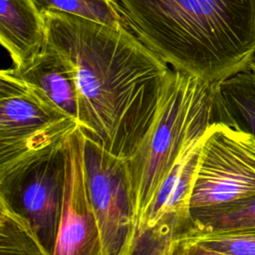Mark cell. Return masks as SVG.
<instances>
[{
    "instance_id": "cell-6",
    "label": "cell",
    "mask_w": 255,
    "mask_h": 255,
    "mask_svg": "<svg viewBox=\"0 0 255 255\" xmlns=\"http://www.w3.org/2000/svg\"><path fill=\"white\" fill-rule=\"evenodd\" d=\"M84 165L106 251L108 255H125L135 232L127 161L85 135Z\"/></svg>"
},
{
    "instance_id": "cell-9",
    "label": "cell",
    "mask_w": 255,
    "mask_h": 255,
    "mask_svg": "<svg viewBox=\"0 0 255 255\" xmlns=\"http://www.w3.org/2000/svg\"><path fill=\"white\" fill-rule=\"evenodd\" d=\"M0 42L15 69L25 68L41 53L46 30L32 0H0Z\"/></svg>"
},
{
    "instance_id": "cell-13",
    "label": "cell",
    "mask_w": 255,
    "mask_h": 255,
    "mask_svg": "<svg viewBox=\"0 0 255 255\" xmlns=\"http://www.w3.org/2000/svg\"><path fill=\"white\" fill-rule=\"evenodd\" d=\"M192 227L189 213L165 210L153 225L135 230L125 255H173L177 240Z\"/></svg>"
},
{
    "instance_id": "cell-16",
    "label": "cell",
    "mask_w": 255,
    "mask_h": 255,
    "mask_svg": "<svg viewBox=\"0 0 255 255\" xmlns=\"http://www.w3.org/2000/svg\"><path fill=\"white\" fill-rule=\"evenodd\" d=\"M42 14L45 11H60L110 26L128 28L115 0H32Z\"/></svg>"
},
{
    "instance_id": "cell-7",
    "label": "cell",
    "mask_w": 255,
    "mask_h": 255,
    "mask_svg": "<svg viewBox=\"0 0 255 255\" xmlns=\"http://www.w3.org/2000/svg\"><path fill=\"white\" fill-rule=\"evenodd\" d=\"M63 147L0 180V198L30 223L52 255L65 195L66 158Z\"/></svg>"
},
{
    "instance_id": "cell-12",
    "label": "cell",
    "mask_w": 255,
    "mask_h": 255,
    "mask_svg": "<svg viewBox=\"0 0 255 255\" xmlns=\"http://www.w3.org/2000/svg\"><path fill=\"white\" fill-rule=\"evenodd\" d=\"M214 123L255 138V75L252 72H240L217 84Z\"/></svg>"
},
{
    "instance_id": "cell-18",
    "label": "cell",
    "mask_w": 255,
    "mask_h": 255,
    "mask_svg": "<svg viewBox=\"0 0 255 255\" xmlns=\"http://www.w3.org/2000/svg\"><path fill=\"white\" fill-rule=\"evenodd\" d=\"M173 255H230L207 248L197 242L179 238L175 244Z\"/></svg>"
},
{
    "instance_id": "cell-19",
    "label": "cell",
    "mask_w": 255,
    "mask_h": 255,
    "mask_svg": "<svg viewBox=\"0 0 255 255\" xmlns=\"http://www.w3.org/2000/svg\"><path fill=\"white\" fill-rule=\"evenodd\" d=\"M249 71L252 72V73L255 75V56H254V58H253V60H252V62H251V64H250V66H249Z\"/></svg>"
},
{
    "instance_id": "cell-15",
    "label": "cell",
    "mask_w": 255,
    "mask_h": 255,
    "mask_svg": "<svg viewBox=\"0 0 255 255\" xmlns=\"http://www.w3.org/2000/svg\"><path fill=\"white\" fill-rule=\"evenodd\" d=\"M0 255H52L30 223L0 198Z\"/></svg>"
},
{
    "instance_id": "cell-2",
    "label": "cell",
    "mask_w": 255,
    "mask_h": 255,
    "mask_svg": "<svg viewBox=\"0 0 255 255\" xmlns=\"http://www.w3.org/2000/svg\"><path fill=\"white\" fill-rule=\"evenodd\" d=\"M129 30L174 70L218 84L255 56V0H115Z\"/></svg>"
},
{
    "instance_id": "cell-1",
    "label": "cell",
    "mask_w": 255,
    "mask_h": 255,
    "mask_svg": "<svg viewBox=\"0 0 255 255\" xmlns=\"http://www.w3.org/2000/svg\"><path fill=\"white\" fill-rule=\"evenodd\" d=\"M47 42L70 63L86 136L128 161L148 132L171 67L129 29L42 13Z\"/></svg>"
},
{
    "instance_id": "cell-10",
    "label": "cell",
    "mask_w": 255,
    "mask_h": 255,
    "mask_svg": "<svg viewBox=\"0 0 255 255\" xmlns=\"http://www.w3.org/2000/svg\"><path fill=\"white\" fill-rule=\"evenodd\" d=\"M13 72L33 85L63 112L80 123V98L74 71L68 60L48 42L25 68Z\"/></svg>"
},
{
    "instance_id": "cell-8",
    "label": "cell",
    "mask_w": 255,
    "mask_h": 255,
    "mask_svg": "<svg viewBox=\"0 0 255 255\" xmlns=\"http://www.w3.org/2000/svg\"><path fill=\"white\" fill-rule=\"evenodd\" d=\"M84 142L85 134L79 128L63 147L66 185L53 255H108L86 183Z\"/></svg>"
},
{
    "instance_id": "cell-5",
    "label": "cell",
    "mask_w": 255,
    "mask_h": 255,
    "mask_svg": "<svg viewBox=\"0 0 255 255\" xmlns=\"http://www.w3.org/2000/svg\"><path fill=\"white\" fill-rule=\"evenodd\" d=\"M254 194L255 138L223 124H212L201 144L189 216Z\"/></svg>"
},
{
    "instance_id": "cell-11",
    "label": "cell",
    "mask_w": 255,
    "mask_h": 255,
    "mask_svg": "<svg viewBox=\"0 0 255 255\" xmlns=\"http://www.w3.org/2000/svg\"><path fill=\"white\" fill-rule=\"evenodd\" d=\"M203 136L191 142L181 153L136 229L153 225L165 210L189 213V199Z\"/></svg>"
},
{
    "instance_id": "cell-3",
    "label": "cell",
    "mask_w": 255,
    "mask_h": 255,
    "mask_svg": "<svg viewBox=\"0 0 255 255\" xmlns=\"http://www.w3.org/2000/svg\"><path fill=\"white\" fill-rule=\"evenodd\" d=\"M216 87L172 68L167 74L155 119L127 161L135 229L181 153L214 123Z\"/></svg>"
},
{
    "instance_id": "cell-17",
    "label": "cell",
    "mask_w": 255,
    "mask_h": 255,
    "mask_svg": "<svg viewBox=\"0 0 255 255\" xmlns=\"http://www.w3.org/2000/svg\"><path fill=\"white\" fill-rule=\"evenodd\" d=\"M181 238L230 255H255V229L225 233L188 231Z\"/></svg>"
},
{
    "instance_id": "cell-14",
    "label": "cell",
    "mask_w": 255,
    "mask_h": 255,
    "mask_svg": "<svg viewBox=\"0 0 255 255\" xmlns=\"http://www.w3.org/2000/svg\"><path fill=\"white\" fill-rule=\"evenodd\" d=\"M198 233H225L255 229V194L190 215Z\"/></svg>"
},
{
    "instance_id": "cell-4",
    "label": "cell",
    "mask_w": 255,
    "mask_h": 255,
    "mask_svg": "<svg viewBox=\"0 0 255 255\" xmlns=\"http://www.w3.org/2000/svg\"><path fill=\"white\" fill-rule=\"evenodd\" d=\"M80 124L10 68L0 72V180L62 148Z\"/></svg>"
}]
</instances>
